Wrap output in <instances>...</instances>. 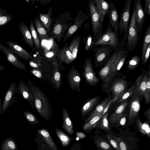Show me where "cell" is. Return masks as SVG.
<instances>
[{
  "label": "cell",
  "mask_w": 150,
  "mask_h": 150,
  "mask_svg": "<svg viewBox=\"0 0 150 150\" xmlns=\"http://www.w3.org/2000/svg\"><path fill=\"white\" fill-rule=\"evenodd\" d=\"M129 52L123 47L114 51L106 63L98 71L102 82L103 91L106 92L112 82L122 75L120 70L128 57Z\"/></svg>",
  "instance_id": "obj_1"
},
{
  "label": "cell",
  "mask_w": 150,
  "mask_h": 150,
  "mask_svg": "<svg viewBox=\"0 0 150 150\" xmlns=\"http://www.w3.org/2000/svg\"><path fill=\"white\" fill-rule=\"evenodd\" d=\"M28 85L33 96L35 109L41 117L50 120L53 111L47 98L40 88L29 80Z\"/></svg>",
  "instance_id": "obj_2"
},
{
  "label": "cell",
  "mask_w": 150,
  "mask_h": 150,
  "mask_svg": "<svg viewBox=\"0 0 150 150\" xmlns=\"http://www.w3.org/2000/svg\"><path fill=\"white\" fill-rule=\"evenodd\" d=\"M73 23V18L70 12L61 14L54 19V23L51 30V35L59 42H60L63 38L66 32Z\"/></svg>",
  "instance_id": "obj_3"
},
{
  "label": "cell",
  "mask_w": 150,
  "mask_h": 150,
  "mask_svg": "<svg viewBox=\"0 0 150 150\" xmlns=\"http://www.w3.org/2000/svg\"><path fill=\"white\" fill-rule=\"evenodd\" d=\"M125 75L115 79L106 91L108 96L113 99V104L116 103L126 91L130 83L125 79Z\"/></svg>",
  "instance_id": "obj_4"
},
{
  "label": "cell",
  "mask_w": 150,
  "mask_h": 150,
  "mask_svg": "<svg viewBox=\"0 0 150 150\" xmlns=\"http://www.w3.org/2000/svg\"><path fill=\"white\" fill-rule=\"evenodd\" d=\"M118 33L112 30L110 22L106 31L95 41V47L102 45H108L112 46L114 51L119 50L120 47Z\"/></svg>",
  "instance_id": "obj_5"
},
{
  "label": "cell",
  "mask_w": 150,
  "mask_h": 150,
  "mask_svg": "<svg viewBox=\"0 0 150 150\" xmlns=\"http://www.w3.org/2000/svg\"><path fill=\"white\" fill-rule=\"evenodd\" d=\"M88 7L95 41L102 34L103 21H101L93 0L89 1Z\"/></svg>",
  "instance_id": "obj_6"
},
{
  "label": "cell",
  "mask_w": 150,
  "mask_h": 150,
  "mask_svg": "<svg viewBox=\"0 0 150 150\" xmlns=\"http://www.w3.org/2000/svg\"><path fill=\"white\" fill-rule=\"evenodd\" d=\"M131 0H127L121 12L120 20L119 22V30L121 35L124 33V35L120 44V47L125 45L129 28V22Z\"/></svg>",
  "instance_id": "obj_7"
},
{
  "label": "cell",
  "mask_w": 150,
  "mask_h": 150,
  "mask_svg": "<svg viewBox=\"0 0 150 150\" xmlns=\"http://www.w3.org/2000/svg\"><path fill=\"white\" fill-rule=\"evenodd\" d=\"M139 38L135 20V7L134 5L127 39L126 45L129 52H132L136 47Z\"/></svg>",
  "instance_id": "obj_8"
},
{
  "label": "cell",
  "mask_w": 150,
  "mask_h": 150,
  "mask_svg": "<svg viewBox=\"0 0 150 150\" xmlns=\"http://www.w3.org/2000/svg\"><path fill=\"white\" fill-rule=\"evenodd\" d=\"M94 65L96 68L102 67L107 62L112 55L113 47L108 45H102L95 47Z\"/></svg>",
  "instance_id": "obj_9"
},
{
  "label": "cell",
  "mask_w": 150,
  "mask_h": 150,
  "mask_svg": "<svg viewBox=\"0 0 150 150\" xmlns=\"http://www.w3.org/2000/svg\"><path fill=\"white\" fill-rule=\"evenodd\" d=\"M82 69V75L85 81L91 86H95L99 81L100 79L96 75L91 58L84 59V63Z\"/></svg>",
  "instance_id": "obj_10"
},
{
  "label": "cell",
  "mask_w": 150,
  "mask_h": 150,
  "mask_svg": "<svg viewBox=\"0 0 150 150\" xmlns=\"http://www.w3.org/2000/svg\"><path fill=\"white\" fill-rule=\"evenodd\" d=\"M88 12L86 14L82 11H79L74 18V21L71 26L67 31L63 38V42H64L70 38L81 26L82 24L89 16L88 7Z\"/></svg>",
  "instance_id": "obj_11"
},
{
  "label": "cell",
  "mask_w": 150,
  "mask_h": 150,
  "mask_svg": "<svg viewBox=\"0 0 150 150\" xmlns=\"http://www.w3.org/2000/svg\"><path fill=\"white\" fill-rule=\"evenodd\" d=\"M143 96L140 92L134 93L128 102V120L132 121L138 115L140 108V103Z\"/></svg>",
  "instance_id": "obj_12"
},
{
  "label": "cell",
  "mask_w": 150,
  "mask_h": 150,
  "mask_svg": "<svg viewBox=\"0 0 150 150\" xmlns=\"http://www.w3.org/2000/svg\"><path fill=\"white\" fill-rule=\"evenodd\" d=\"M0 51L6 54L7 60L11 64L20 69L27 70L26 65L21 61L14 52L9 47L0 42Z\"/></svg>",
  "instance_id": "obj_13"
},
{
  "label": "cell",
  "mask_w": 150,
  "mask_h": 150,
  "mask_svg": "<svg viewBox=\"0 0 150 150\" xmlns=\"http://www.w3.org/2000/svg\"><path fill=\"white\" fill-rule=\"evenodd\" d=\"M16 93L17 86L16 82L14 81L10 85L4 96L3 104L1 106L0 115L5 112L11 105L17 102L15 100L17 98V97L15 96Z\"/></svg>",
  "instance_id": "obj_14"
},
{
  "label": "cell",
  "mask_w": 150,
  "mask_h": 150,
  "mask_svg": "<svg viewBox=\"0 0 150 150\" xmlns=\"http://www.w3.org/2000/svg\"><path fill=\"white\" fill-rule=\"evenodd\" d=\"M70 89L72 90H76L80 92L81 91L80 85L81 76L79 71L73 65L69 71L68 75L66 76Z\"/></svg>",
  "instance_id": "obj_15"
},
{
  "label": "cell",
  "mask_w": 150,
  "mask_h": 150,
  "mask_svg": "<svg viewBox=\"0 0 150 150\" xmlns=\"http://www.w3.org/2000/svg\"><path fill=\"white\" fill-rule=\"evenodd\" d=\"M17 93L18 95L21 94L24 99L28 102L31 107L35 108L33 95L28 85L23 80L19 81L17 86Z\"/></svg>",
  "instance_id": "obj_16"
},
{
  "label": "cell",
  "mask_w": 150,
  "mask_h": 150,
  "mask_svg": "<svg viewBox=\"0 0 150 150\" xmlns=\"http://www.w3.org/2000/svg\"><path fill=\"white\" fill-rule=\"evenodd\" d=\"M101 96H97L87 100L81 106V115L84 120L91 111L99 103Z\"/></svg>",
  "instance_id": "obj_17"
},
{
  "label": "cell",
  "mask_w": 150,
  "mask_h": 150,
  "mask_svg": "<svg viewBox=\"0 0 150 150\" xmlns=\"http://www.w3.org/2000/svg\"><path fill=\"white\" fill-rule=\"evenodd\" d=\"M135 20L139 33L140 35L143 28L145 17L142 6L141 0H135Z\"/></svg>",
  "instance_id": "obj_18"
},
{
  "label": "cell",
  "mask_w": 150,
  "mask_h": 150,
  "mask_svg": "<svg viewBox=\"0 0 150 150\" xmlns=\"http://www.w3.org/2000/svg\"><path fill=\"white\" fill-rule=\"evenodd\" d=\"M6 43L15 53L23 59L27 61L33 59L32 56L17 43L11 41H8L6 42Z\"/></svg>",
  "instance_id": "obj_19"
},
{
  "label": "cell",
  "mask_w": 150,
  "mask_h": 150,
  "mask_svg": "<svg viewBox=\"0 0 150 150\" xmlns=\"http://www.w3.org/2000/svg\"><path fill=\"white\" fill-rule=\"evenodd\" d=\"M107 14L109 18V22L113 30L118 33L119 30V22L117 7L113 2L110 3L109 7Z\"/></svg>",
  "instance_id": "obj_20"
},
{
  "label": "cell",
  "mask_w": 150,
  "mask_h": 150,
  "mask_svg": "<svg viewBox=\"0 0 150 150\" xmlns=\"http://www.w3.org/2000/svg\"><path fill=\"white\" fill-rule=\"evenodd\" d=\"M59 50L57 44L53 37L49 39L47 44L44 46V53L45 57L47 58L57 56Z\"/></svg>",
  "instance_id": "obj_21"
},
{
  "label": "cell",
  "mask_w": 150,
  "mask_h": 150,
  "mask_svg": "<svg viewBox=\"0 0 150 150\" xmlns=\"http://www.w3.org/2000/svg\"><path fill=\"white\" fill-rule=\"evenodd\" d=\"M18 28L25 42L35 50L30 31L28 26L23 22L20 21L18 25Z\"/></svg>",
  "instance_id": "obj_22"
},
{
  "label": "cell",
  "mask_w": 150,
  "mask_h": 150,
  "mask_svg": "<svg viewBox=\"0 0 150 150\" xmlns=\"http://www.w3.org/2000/svg\"><path fill=\"white\" fill-rule=\"evenodd\" d=\"M128 105V100L119 103L110 117L109 122L111 124H117L120 117L124 113Z\"/></svg>",
  "instance_id": "obj_23"
},
{
  "label": "cell",
  "mask_w": 150,
  "mask_h": 150,
  "mask_svg": "<svg viewBox=\"0 0 150 150\" xmlns=\"http://www.w3.org/2000/svg\"><path fill=\"white\" fill-rule=\"evenodd\" d=\"M68 43H66L59 51L57 57L59 62L67 65L73 62L72 55L69 50Z\"/></svg>",
  "instance_id": "obj_24"
},
{
  "label": "cell",
  "mask_w": 150,
  "mask_h": 150,
  "mask_svg": "<svg viewBox=\"0 0 150 150\" xmlns=\"http://www.w3.org/2000/svg\"><path fill=\"white\" fill-rule=\"evenodd\" d=\"M93 2L100 21H103L104 18L108 11L110 3L105 0H94Z\"/></svg>",
  "instance_id": "obj_25"
},
{
  "label": "cell",
  "mask_w": 150,
  "mask_h": 150,
  "mask_svg": "<svg viewBox=\"0 0 150 150\" xmlns=\"http://www.w3.org/2000/svg\"><path fill=\"white\" fill-rule=\"evenodd\" d=\"M63 123L62 127L69 134L72 135L74 132L73 125L67 110L64 107L62 109Z\"/></svg>",
  "instance_id": "obj_26"
},
{
  "label": "cell",
  "mask_w": 150,
  "mask_h": 150,
  "mask_svg": "<svg viewBox=\"0 0 150 150\" xmlns=\"http://www.w3.org/2000/svg\"><path fill=\"white\" fill-rule=\"evenodd\" d=\"M148 76L147 71L144 70L138 77L136 81L137 92H140L144 97L146 87V81Z\"/></svg>",
  "instance_id": "obj_27"
},
{
  "label": "cell",
  "mask_w": 150,
  "mask_h": 150,
  "mask_svg": "<svg viewBox=\"0 0 150 150\" xmlns=\"http://www.w3.org/2000/svg\"><path fill=\"white\" fill-rule=\"evenodd\" d=\"M52 16V8L51 7L49 8L47 13H40L39 15L40 20L47 33H48L51 29Z\"/></svg>",
  "instance_id": "obj_28"
},
{
  "label": "cell",
  "mask_w": 150,
  "mask_h": 150,
  "mask_svg": "<svg viewBox=\"0 0 150 150\" xmlns=\"http://www.w3.org/2000/svg\"><path fill=\"white\" fill-rule=\"evenodd\" d=\"M57 61L56 58H54L53 62L54 68L52 77L53 87L56 90L58 89L61 87L62 85V80L61 73L58 69Z\"/></svg>",
  "instance_id": "obj_29"
},
{
  "label": "cell",
  "mask_w": 150,
  "mask_h": 150,
  "mask_svg": "<svg viewBox=\"0 0 150 150\" xmlns=\"http://www.w3.org/2000/svg\"><path fill=\"white\" fill-rule=\"evenodd\" d=\"M111 98L108 96L103 100L101 103L96 106L93 111L88 117L85 121L88 120L96 116L101 115L103 110L109 102Z\"/></svg>",
  "instance_id": "obj_30"
},
{
  "label": "cell",
  "mask_w": 150,
  "mask_h": 150,
  "mask_svg": "<svg viewBox=\"0 0 150 150\" xmlns=\"http://www.w3.org/2000/svg\"><path fill=\"white\" fill-rule=\"evenodd\" d=\"M81 40V36L78 35L72 39L69 45V49L72 55L73 61L77 58Z\"/></svg>",
  "instance_id": "obj_31"
},
{
  "label": "cell",
  "mask_w": 150,
  "mask_h": 150,
  "mask_svg": "<svg viewBox=\"0 0 150 150\" xmlns=\"http://www.w3.org/2000/svg\"><path fill=\"white\" fill-rule=\"evenodd\" d=\"M34 20L40 40L47 39L48 38L47 33L40 19L35 17Z\"/></svg>",
  "instance_id": "obj_32"
},
{
  "label": "cell",
  "mask_w": 150,
  "mask_h": 150,
  "mask_svg": "<svg viewBox=\"0 0 150 150\" xmlns=\"http://www.w3.org/2000/svg\"><path fill=\"white\" fill-rule=\"evenodd\" d=\"M1 150H18V146L13 138L8 137L1 142Z\"/></svg>",
  "instance_id": "obj_33"
},
{
  "label": "cell",
  "mask_w": 150,
  "mask_h": 150,
  "mask_svg": "<svg viewBox=\"0 0 150 150\" xmlns=\"http://www.w3.org/2000/svg\"><path fill=\"white\" fill-rule=\"evenodd\" d=\"M137 92V91L136 85L135 83H134L132 84L116 103H120L126 100H128L129 98L132 97L134 93Z\"/></svg>",
  "instance_id": "obj_34"
},
{
  "label": "cell",
  "mask_w": 150,
  "mask_h": 150,
  "mask_svg": "<svg viewBox=\"0 0 150 150\" xmlns=\"http://www.w3.org/2000/svg\"><path fill=\"white\" fill-rule=\"evenodd\" d=\"M38 132L42 136L43 139L49 146L53 150H58L57 147L52 140L49 132L44 129L39 130Z\"/></svg>",
  "instance_id": "obj_35"
},
{
  "label": "cell",
  "mask_w": 150,
  "mask_h": 150,
  "mask_svg": "<svg viewBox=\"0 0 150 150\" xmlns=\"http://www.w3.org/2000/svg\"><path fill=\"white\" fill-rule=\"evenodd\" d=\"M108 112L104 114L100 118L95 128L98 129H102L108 131L110 129L109 127L108 117Z\"/></svg>",
  "instance_id": "obj_36"
},
{
  "label": "cell",
  "mask_w": 150,
  "mask_h": 150,
  "mask_svg": "<svg viewBox=\"0 0 150 150\" xmlns=\"http://www.w3.org/2000/svg\"><path fill=\"white\" fill-rule=\"evenodd\" d=\"M102 116L101 115L96 116L87 121H85L83 126V129L89 131L95 128L98 121Z\"/></svg>",
  "instance_id": "obj_37"
},
{
  "label": "cell",
  "mask_w": 150,
  "mask_h": 150,
  "mask_svg": "<svg viewBox=\"0 0 150 150\" xmlns=\"http://www.w3.org/2000/svg\"><path fill=\"white\" fill-rule=\"evenodd\" d=\"M13 18L12 16L8 14L6 10L0 8V26L6 25Z\"/></svg>",
  "instance_id": "obj_38"
},
{
  "label": "cell",
  "mask_w": 150,
  "mask_h": 150,
  "mask_svg": "<svg viewBox=\"0 0 150 150\" xmlns=\"http://www.w3.org/2000/svg\"><path fill=\"white\" fill-rule=\"evenodd\" d=\"M137 122L140 133L150 137V128L148 123L146 122L142 123L139 118H137Z\"/></svg>",
  "instance_id": "obj_39"
},
{
  "label": "cell",
  "mask_w": 150,
  "mask_h": 150,
  "mask_svg": "<svg viewBox=\"0 0 150 150\" xmlns=\"http://www.w3.org/2000/svg\"><path fill=\"white\" fill-rule=\"evenodd\" d=\"M150 44V25L146 30L143 39L141 58L144 56L149 44Z\"/></svg>",
  "instance_id": "obj_40"
},
{
  "label": "cell",
  "mask_w": 150,
  "mask_h": 150,
  "mask_svg": "<svg viewBox=\"0 0 150 150\" xmlns=\"http://www.w3.org/2000/svg\"><path fill=\"white\" fill-rule=\"evenodd\" d=\"M30 29L34 44L37 48L39 49L40 47V41L34 26V23L33 20H31L30 21Z\"/></svg>",
  "instance_id": "obj_41"
},
{
  "label": "cell",
  "mask_w": 150,
  "mask_h": 150,
  "mask_svg": "<svg viewBox=\"0 0 150 150\" xmlns=\"http://www.w3.org/2000/svg\"><path fill=\"white\" fill-rule=\"evenodd\" d=\"M140 61V59L139 55H133L131 59L127 61V67L128 70L132 71L135 69L139 64Z\"/></svg>",
  "instance_id": "obj_42"
},
{
  "label": "cell",
  "mask_w": 150,
  "mask_h": 150,
  "mask_svg": "<svg viewBox=\"0 0 150 150\" xmlns=\"http://www.w3.org/2000/svg\"><path fill=\"white\" fill-rule=\"evenodd\" d=\"M56 134L64 146H67L70 143V139L65 133L58 128L55 129Z\"/></svg>",
  "instance_id": "obj_43"
},
{
  "label": "cell",
  "mask_w": 150,
  "mask_h": 150,
  "mask_svg": "<svg viewBox=\"0 0 150 150\" xmlns=\"http://www.w3.org/2000/svg\"><path fill=\"white\" fill-rule=\"evenodd\" d=\"M148 76L146 81V87L144 97L145 103L149 104L150 101V65L147 71Z\"/></svg>",
  "instance_id": "obj_44"
},
{
  "label": "cell",
  "mask_w": 150,
  "mask_h": 150,
  "mask_svg": "<svg viewBox=\"0 0 150 150\" xmlns=\"http://www.w3.org/2000/svg\"><path fill=\"white\" fill-rule=\"evenodd\" d=\"M85 50L86 51L92 50L95 47L93 36L91 35L86 36L85 37Z\"/></svg>",
  "instance_id": "obj_45"
},
{
  "label": "cell",
  "mask_w": 150,
  "mask_h": 150,
  "mask_svg": "<svg viewBox=\"0 0 150 150\" xmlns=\"http://www.w3.org/2000/svg\"><path fill=\"white\" fill-rule=\"evenodd\" d=\"M24 115L26 121L30 125H34L39 123L35 116L29 111H27L24 112Z\"/></svg>",
  "instance_id": "obj_46"
},
{
  "label": "cell",
  "mask_w": 150,
  "mask_h": 150,
  "mask_svg": "<svg viewBox=\"0 0 150 150\" xmlns=\"http://www.w3.org/2000/svg\"><path fill=\"white\" fill-rule=\"evenodd\" d=\"M95 142L96 146L101 150H112L110 145L103 139L98 138Z\"/></svg>",
  "instance_id": "obj_47"
},
{
  "label": "cell",
  "mask_w": 150,
  "mask_h": 150,
  "mask_svg": "<svg viewBox=\"0 0 150 150\" xmlns=\"http://www.w3.org/2000/svg\"><path fill=\"white\" fill-rule=\"evenodd\" d=\"M108 139L112 146L116 150H120L117 138L112 137L110 133L106 135Z\"/></svg>",
  "instance_id": "obj_48"
},
{
  "label": "cell",
  "mask_w": 150,
  "mask_h": 150,
  "mask_svg": "<svg viewBox=\"0 0 150 150\" xmlns=\"http://www.w3.org/2000/svg\"><path fill=\"white\" fill-rule=\"evenodd\" d=\"M150 51V44H149L144 56L141 58L142 64L146 65L149 57Z\"/></svg>",
  "instance_id": "obj_49"
},
{
  "label": "cell",
  "mask_w": 150,
  "mask_h": 150,
  "mask_svg": "<svg viewBox=\"0 0 150 150\" xmlns=\"http://www.w3.org/2000/svg\"><path fill=\"white\" fill-rule=\"evenodd\" d=\"M31 74L40 79L43 78V76L40 70L38 69L33 68L30 71Z\"/></svg>",
  "instance_id": "obj_50"
},
{
  "label": "cell",
  "mask_w": 150,
  "mask_h": 150,
  "mask_svg": "<svg viewBox=\"0 0 150 150\" xmlns=\"http://www.w3.org/2000/svg\"><path fill=\"white\" fill-rule=\"evenodd\" d=\"M120 150H127L126 145L121 137L117 138Z\"/></svg>",
  "instance_id": "obj_51"
},
{
  "label": "cell",
  "mask_w": 150,
  "mask_h": 150,
  "mask_svg": "<svg viewBox=\"0 0 150 150\" xmlns=\"http://www.w3.org/2000/svg\"><path fill=\"white\" fill-rule=\"evenodd\" d=\"M145 1L144 12V15L146 16V13L149 16L150 15V0H146Z\"/></svg>",
  "instance_id": "obj_52"
},
{
  "label": "cell",
  "mask_w": 150,
  "mask_h": 150,
  "mask_svg": "<svg viewBox=\"0 0 150 150\" xmlns=\"http://www.w3.org/2000/svg\"><path fill=\"white\" fill-rule=\"evenodd\" d=\"M126 114L124 113L120 117L117 124L119 125H124L126 121Z\"/></svg>",
  "instance_id": "obj_53"
},
{
  "label": "cell",
  "mask_w": 150,
  "mask_h": 150,
  "mask_svg": "<svg viewBox=\"0 0 150 150\" xmlns=\"http://www.w3.org/2000/svg\"><path fill=\"white\" fill-rule=\"evenodd\" d=\"M113 99L112 98H111L109 102L105 107V108L103 110L102 114L101 116H102L105 113L108 111V110L109 108L111 106V105L113 104Z\"/></svg>",
  "instance_id": "obj_54"
},
{
  "label": "cell",
  "mask_w": 150,
  "mask_h": 150,
  "mask_svg": "<svg viewBox=\"0 0 150 150\" xmlns=\"http://www.w3.org/2000/svg\"><path fill=\"white\" fill-rule=\"evenodd\" d=\"M29 64L30 66L34 68L39 69L40 68L39 65L37 63L32 60H30L29 62Z\"/></svg>",
  "instance_id": "obj_55"
},
{
  "label": "cell",
  "mask_w": 150,
  "mask_h": 150,
  "mask_svg": "<svg viewBox=\"0 0 150 150\" xmlns=\"http://www.w3.org/2000/svg\"><path fill=\"white\" fill-rule=\"evenodd\" d=\"M144 115L146 117L148 121L149 122H150V107L145 111Z\"/></svg>",
  "instance_id": "obj_56"
},
{
  "label": "cell",
  "mask_w": 150,
  "mask_h": 150,
  "mask_svg": "<svg viewBox=\"0 0 150 150\" xmlns=\"http://www.w3.org/2000/svg\"><path fill=\"white\" fill-rule=\"evenodd\" d=\"M76 136L81 139H83L86 136L84 133L81 132H77L76 133Z\"/></svg>",
  "instance_id": "obj_57"
},
{
  "label": "cell",
  "mask_w": 150,
  "mask_h": 150,
  "mask_svg": "<svg viewBox=\"0 0 150 150\" xmlns=\"http://www.w3.org/2000/svg\"><path fill=\"white\" fill-rule=\"evenodd\" d=\"M5 68L4 65H1L0 64V71L3 70Z\"/></svg>",
  "instance_id": "obj_58"
},
{
  "label": "cell",
  "mask_w": 150,
  "mask_h": 150,
  "mask_svg": "<svg viewBox=\"0 0 150 150\" xmlns=\"http://www.w3.org/2000/svg\"><path fill=\"white\" fill-rule=\"evenodd\" d=\"M1 99H0V111L1 108Z\"/></svg>",
  "instance_id": "obj_59"
}]
</instances>
